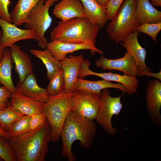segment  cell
<instances>
[{
  "label": "cell",
  "mask_w": 161,
  "mask_h": 161,
  "mask_svg": "<svg viewBox=\"0 0 161 161\" xmlns=\"http://www.w3.org/2000/svg\"><path fill=\"white\" fill-rule=\"evenodd\" d=\"M97 129L93 120L86 118L71 111L63 126L60 135L63 142L62 156L69 161H74L75 157L72 152V146L76 140L80 141L83 148L89 149L95 137Z\"/></svg>",
  "instance_id": "6da1fadb"
},
{
  "label": "cell",
  "mask_w": 161,
  "mask_h": 161,
  "mask_svg": "<svg viewBox=\"0 0 161 161\" xmlns=\"http://www.w3.org/2000/svg\"><path fill=\"white\" fill-rule=\"evenodd\" d=\"M51 129L47 120L36 129L10 138L18 161H44L51 141Z\"/></svg>",
  "instance_id": "7a4b0ae2"
},
{
  "label": "cell",
  "mask_w": 161,
  "mask_h": 161,
  "mask_svg": "<svg viewBox=\"0 0 161 161\" xmlns=\"http://www.w3.org/2000/svg\"><path fill=\"white\" fill-rule=\"evenodd\" d=\"M100 29L86 18L61 20L51 32V41L74 44L88 43L95 45Z\"/></svg>",
  "instance_id": "3957f363"
},
{
  "label": "cell",
  "mask_w": 161,
  "mask_h": 161,
  "mask_svg": "<svg viewBox=\"0 0 161 161\" xmlns=\"http://www.w3.org/2000/svg\"><path fill=\"white\" fill-rule=\"evenodd\" d=\"M137 0H124L108 24L106 30L116 44L136 30L140 24L136 13Z\"/></svg>",
  "instance_id": "277c9868"
},
{
  "label": "cell",
  "mask_w": 161,
  "mask_h": 161,
  "mask_svg": "<svg viewBox=\"0 0 161 161\" xmlns=\"http://www.w3.org/2000/svg\"><path fill=\"white\" fill-rule=\"evenodd\" d=\"M73 93L64 90L54 96L50 97L48 101L43 103L42 110L51 129V141H58L61 130L69 114L71 111Z\"/></svg>",
  "instance_id": "5b68a950"
},
{
  "label": "cell",
  "mask_w": 161,
  "mask_h": 161,
  "mask_svg": "<svg viewBox=\"0 0 161 161\" xmlns=\"http://www.w3.org/2000/svg\"><path fill=\"white\" fill-rule=\"evenodd\" d=\"M59 0H41L38 2L30 12L25 23L26 29L32 31L38 45L42 48L46 47L48 43L45 37L46 32L51 26L52 19L49 10L55 3Z\"/></svg>",
  "instance_id": "8992f818"
},
{
  "label": "cell",
  "mask_w": 161,
  "mask_h": 161,
  "mask_svg": "<svg viewBox=\"0 0 161 161\" xmlns=\"http://www.w3.org/2000/svg\"><path fill=\"white\" fill-rule=\"evenodd\" d=\"M110 94L108 88L101 91L99 109L95 120L107 134L114 135L119 129L113 127L112 119L114 115H118L123 108L120 101L123 94L114 97Z\"/></svg>",
  "instance_id": "52a82bcc"
},
{
  "label": "cell",
  "mask_w": 161,
  "mask_h": 161,
  "mask_svg": "<svg viewBox=\"0 0 161 161\" xmlns=\"http://www.w3.org/2000/svg\"><path fill=\"white\" fill-rule=\"evenodd\" d=\"M100 95L75 89L72 97L71 110L87 119H95L100 105Z\"/></svg>",
  "instance_id": "ba28073f"
},
{
  "label": "cell",
  "mask_w": 161,
  "mask_h": 161,
  "mask_svg": "<svg viewBox=\"0 0 161 161\" xmlns=\"http://www.w3.org/2000/svg\"><path fill=\"white\" fill-rule=\"evenodd\" d=\"M139 32L136 30L126 36L120 42L121 46L126 50L135 60L137 64L138 76H145L157 78L158 74L151 72L145 63L146 51L139 44L138 39Z\"/></svg>",
  "instance_id": "9c48e42d"
},
{
  "label": "cell",
  "mask_w": 161,
  "mask_h": 161,
  "mask_svg": "<svg viewBox=\"0 0 161 161\" xmlns=\"http://www.w3.org/2000/svg\"><path fill=\"white\" fill-rule=\"evenodd\" d=\"M90 64L88 60H83L79 71L78 78L83 79L88 75H95L108 81H115L122 84L126 88L127 93L129 95L137 92L139 81L136 76H131L125 74L121 75L111 72H96L89 69Z\"/></svg>",
  "instance_id": "30bf717a"
},
{
  "label": "cell",
  "mask_w": 161,
  "mask_h": 161,
  "mask_svg": "<svg viewBox=\"0 0 161 161\" xmlns=\"http://www.w3.org/2000/svg\"><path fill=\"white\" fill-rule=\"evenodd\" d=\"M145 95L146 108L151 122L154 124L161 125V82L157 79L149 80L146 87Z\"/></svg>",
  "instance_id": "8fae6325"
},
{
  "label": "cell",
  "mask_w": 161,
  "mask_h": 161,
  "mask_svg": "<svg viewBox=\"0 0 161 161\" xmlns=\"http://www.w3.org/2000/svg\"><path fill=\"white\" fill-rule=\"evenodd\" d=\"M95 64L97 67L101 68L103 70H116L129 76H138L136 62L127 52L123 57L118 59H108L102 55H100L99 58L96 61Z\"/></svg>",
  "instance_id": "7c38bea8"
},
{
  "label": "cell",
  "mask_w": 161,
  "mask_h": 161,
  "mask_svg": "<svg viewBox=\"0 0 161 161\" xmlns=\"http://www.w3.org/2000/svg\"><path fill=\"white\" fill-rule=\"evenodd\" d=\"M84 59L81 54L76 56L70 54L60 61L64 74V91L66 93H73L75 90L79 71Z\"/></svg>",
  "instance_id": "4fadbf2b"
},
{
  "label": "cell",
  "mask_w": 161,
  "mask_h": 161,
  "mask_svg": "<svg viewBox=\"0 0 161 161\" xmlns=\"http://www.w3.org/2000/svg\"><path fill=\"white\" fill-rule=\"evenodd\" d=\"M46 48L53 56L59 61L66 57L68 54L81 50H89L91 54L96 53L103 55L104 52L95 45L90 43L74 44L54 41L48 43Z\"/></svg>",
  "instance_id": "5bb4252c"
},
{
  "label": "cell",
  "mask_w": 161,
  "mask_h": 161,
  "mask_svg": "<svg viewBox=\"0 0 161 161\" xmlns=\"http://www.w3.org/2000/svg\"><path fill=\"white\" fill-rule=\"evenodd\" d=\"M0 27L2 32V43L5 48L10 47L20 40L29 39H35L34 34L31 30L27 29H20L15 24L1 17Z\"/></svg>",
  "instance_id": "9a60e30c"
},
{
  "label": "cell",
  "mask_w": 161,
  "mask_h": 161,
  "mask_svg": "<svg viewBox=\"0 0 161 161\" xmlns=\"http://www.w3.org/2000/svg\"><path fill=\"white\" fill-rule=\"evenodd\" d=\"M16 87V91L42 103L49 100L47 89L38 85L32 72L28 75L23 81H19Z\"/></svg>",
  "instance_id": "2e32d148"
},
{
  "label": "cell",
  "mask_w": 161,
  "mask_h": 161,
  "mask_svg": "<svg viewBox=\"0 0 161 161\" xmlns=\"http://www.w3.org/2000/svg\"><path fill=\"white\" fill-rule=\"evenodd\" d=\"M53 10L56 18L66 21L76 18H86L80 0H60Z\"/></svg>",
  "instance_id": "e0dca14e"
},
{
  "label": "cell",
  "mask_w": 161,
  "mask_h": 161,
  "mask_svg": "<svg viewBox=\"0 0 161 161\" xmlns=\"http://www.w3.org/2000/svg\"><path fill=\"white\" fill-rule=\"evenodd\" d=\"M10 98V105L25 115L31 116L43 112V103L16 91Z\"/></svg>",
  "instance_id": "ac0fdd59"
},
{
  "label": "cell",
  "mask_w": 161,
  "mask_h": 161,
  "mask_svg": "<svg viewBox=\"0 0 161 161\" xmlns=\"http://www.w3.org/2000/svg\"><path fill=\"white\" fill-rule=\"evenodd\" d=\"M12 62L19 77L20 82H22L26 76L32 72L33 67L28 55L18 45L13 44L10 47Z\"/></svg>",
  "instance_id": "d6986e66"
},
{
  "label": "cell",
  "mask_w": 161,
  "mask_h": 161,
  "mask_svg": "<svg viewBox=\"0 0 161 161\" xmlns=\"http://www.w3.org/2000/svg\"><path fill=\"white\" fill-rule=\"evenodd\" d=\"M82 4L86 17L92 24L103 27L109 20L105 7L95 0H80Z\"/></svg>",
  "instance_id": "ffe728a7"
},
{
  "label": "cell",
  "mask_w": 161,
  "mask_h": 161,
  "mask_svg": "<svg viewBox=\"0 0 161 161\" xmlns=\"http://www.w3.org/2000/svg\"><path fill=\"white\" fill-rule=\"evenodd\" d=\"M109 88L118 89L123 93H127L126 88L122 84L118 83H113L103 79L93 81L78 78L75 86V89L100 95L103 89Z\"/></svg>",
  "instance_id": "44dd1931"
},
{
  "label": "cell",
  "mask_w": 161,
  "mask_h": 161,
  "mask_svg": "<svg viewBox=\"0 0 161 161\" xmlns=\"http://www.w3.org/2000/svg\"><path fill=\"white\" fill-rule=\"evenodd\" d=\"M135 12L140 24L161 22V11L156 9L149 0H137Z\"/></svg>",
  "instance_id": "7402d4cb"
},
{
  "label": "cell",
  "mask_w": 161,
  "mask_h": 161,
  "mask_svg": "<svg viewBox=\"0 0 161 161\" xmlns=\"http://www.w3.org/2000/svg\"><path fill=\"white\" fill-rule=\"evenodd\" d=\"M41 0H18L10 13L11 23L16 26L27 21L28 15L39 1ZM46 1V0H43Z\"/></svg>",
  "instance_id": "603a6c76"
},
{
  "label": "cell",
  "mask_w": 161,
  "mask_h": 161,
  "mask_svg": "<svg viewBox=\"0 0 161 161\" xmlns=\"http://www.w3.org/2000/svg\"><path fill=\"white\" fill-rule=\"evenodd\" d=\"M12 64L10 49H5L4 57L0 62V83L6 87L12 94L16 91V87L12 78Z\"/></svg>",
  "instance_id": "cb8c5ba5"
},
{
  "label": "cell",
  "mask_w": 161,
  "mask_h": 161,
  "mask_svg": "<svg viewBox=\"0 0 161 161\" xmlns=\"http://www.w3.org/2000/svg\"><path fill=\"white\" fill-rule=\"evenodd\" d=\"M32 54L40 59L44 64L47 70V76L50 80L53 76L61 68L60 61L54 57L46 48L44 50L31 49Z\"/></svg>",
  "instance_id": "d4e9b609"
},
{
  "label": "cell",
  "mask_w": 161,
  "mask_h": 161,
  "mask_svg": "<svg viewBox=\"0 0 161 161\" xmlns=\"http://www.w3.org/2000/svg\"><path fill=\"white\" fill-rule=\"evenodd\" d=\"M25 115L11 107L0 111V127L7 132L12 125Z\"/></svg>",
  "instance_id": "484cf974"
},
{
  "label": "cell",
  "mask_w": 161,
  "mask_h": 161,
  "mask_svg": "<svg viewBox=\"0 0 161 161\" xmlns=\"http://www.w3.org/2000/svg\"><path fill=\"white\" fill-rule=\"evenodd\" d=\"M65 82L63 71L61 69L50 80L46 89L49 97L56 95L64 90Z\"/></svg>",
  "instance_id": "4316f807"
},
{
  "label": "cell",
  "mask_w": 161,
  "mask_h": 161,
  "mask_svg": "<svg viewBox=\"0 0 161 161\" xmlns=\"http://www.w3.org/2000/svg\"><path fill=\"white\" fill-rule=\"evenodd\" d=\"M30 117V115H24L16 121L7 132L9 137L18 136L30 130L29 128Z\"/></svg>",
  "instance_id": "83f0119b"
},
{
  "label": "cell",
  "mask_w": 161,
  "mask_h": 161,
  "mask_svg": "<svg viewBox=\"0 0 161 161\" xmlns=\"http://www.w3.org/2000/svg\"><path fill=\"white\" fill-rule=\"evenodd\" d=\"M0 158L5 161H18L16 152L9 140L0 135Z\"/></svg>",
  "instance_id": "f1b7e54d"
},
{
  "label": "cell",
  "mask_w": 161,
  "mask_h": 161,
  "mask_svg": "<svg viewBox=\"0 0 161 161\" xmlns=\"http://www.w3.org/2000/svg\"><path fill=\"white\" fill-rule=\"evenodd\" d=\"M161 30V22L155 23H143L140 24L136 30L139 32L146 34L150 36L155 42L157 36Z\"/></svg>",
  "instance_id": "f546056e"
},
{
  "label": "cell",
  "mask_w": 161,
  "mask_h": 161,
  "mask_svg": "<svg viewBox=\"0 0 161 161\" xmlns=\"http://www.w3.org/2000/svg\"><path fill=\"white\" fill-rule=\"evenodd\" d=\"M124 0H110L105 7L107 16L110 20L114 16L118 9Z\"/></svg>",
  "instance_id": "4dcf8cb0"
},
{
  "label": "cell",
  "mask_w": 161,
  "mask_h": 161,
  "mask_svg": "<svg viewBox=\"0 0 161 161\" xmlns=\"http://www.w3.org/2000/svg\"><path fill=\"white\" fill-rule=\"evenodd\" d=\"M43 112L31 116L29 121V128L30 130H34L41 126L47 120Z\"/></svg>",
  "instance_id": "1f68e13d"
},
{
  "label": "cell",
  "mask_w": 161,
  "mask_h": 161,
  "mask_svg": "<svg viewBox=\"0 0 161 161\" xmlns=\"http://www.w3.org/2000/svg\"><path fill=\"white\" fill-rule=\"evenodd\" d=\"M12 93L5 86L0 87V111L4 110L10 105L8 98H10Z\"/></svg>",
  "instance_id": "d6a6232c"
},
{
  "label": "cell",
  "mask_w": 161,
  "mask_h": 161,
  "mask_svg": "<svg viewBox=\"0 0 161 161\" xmlns=\"http://www.w3.org/2000/svg\"><path fill=\"white\" fill-rule=\"evenodd\" d=\"M10 2V0H0V17L11 23L9 7Z\"/></svg>",
  "instance_id": "836d02e7"
},
{
  "label": "cell",
  "mask_w": 161,
  "mask_h": 161,
  "mask_svg": "<svg viewBox=\"0 0 161 161\" xmlns=\"http://www.w3.org/2000/svg\"><path fill=\"white\" fill-rule=\"evenodd\" d=\"M2 36V32L1 28H0V62L3 58L5 53V48L3 45L2 41L1 38Z\"/></svg>",
  "instance_id": "e575fe53"
},
{
  "label": "cell",
  "mask_w": 161,
  "mask_h": 161,
  "mask_svg": "<svg viewBox=\"0 0 161 161\" xmlns=\"http://www.w3.org/2000/svg\"><path fill=\"white\" fill-rule=\"evenodd\" d=\"M151 5L154 7H161V0H149Z\"/></svg>",
  "instance_id": "d590c367"
},
{
  "label": "cell",
  "mask_w": 161,
  "mask_h": 161,
  "mask_svg": "<svg viewBox=\"0 0 161 161\" xmlns=\"http://www.w3.org/2000/svg\"><path fill=\"white\" fill-rule=\"evenodd\" d=\"M0 135L4 137L7 140H9L10 137L8 136L7 133L3 130L0 127Z\"/></svg>",
  "instance_id": "8d00e7d4"
},
{
  "label": "cell",
  "mask_w": 161,
  "mask_h": 161,
  "mask_svg": "<svg viewBox=\"0 0 161 161\" xmlns=\"http://www.w3.org/2000/svg\"><path fill=\"white\" fill-rule=\"evenodd\" d=\"M100 5L105 7L108 4L110 0H95Z\"/></svg>",
  "instance_id": "74e56055"
},
{
  "label": "cell",
  "mask_w": 161,
  "mask_h": 161,
  "mask_svg": "<svg viewBox=\"0 0 161 161\" xmlns=\"http://www.w3.org/2000/svg\"><path fill=\"white\" fill-rule=\"evenodd\" d=\"M3 160L1 158H0V161Z\"/></svg>",
  "instance_id": "f35d334b"
},
{
  "label": "cell",
  "mask_w": 161,
  "mask_h": 161,
  "mask_svg": "<svg viewBox=\"0 0 161 161\" xmlns=\"http://www.w3.org/2000/svg\"><path fill=\"white\" fill-rule=\"evenodd\" d=\"M1 83H0V85H1Z\"/></svg>",
  "instance_id": "ab89813d"
}]
</instances>
